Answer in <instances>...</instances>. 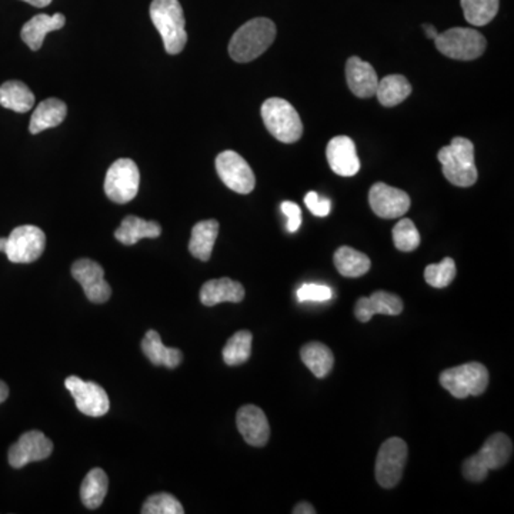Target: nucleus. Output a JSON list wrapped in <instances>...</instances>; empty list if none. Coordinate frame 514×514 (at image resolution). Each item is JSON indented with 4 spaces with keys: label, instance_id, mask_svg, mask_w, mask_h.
<instances>
[{
    "label": "nucleus",
    "instance_id": "aec40b11",
    "mask_svg": "<svg viewBox=\"0 0 514 514\" xmlns=\"http://www.w3.org/2000/svg\"><path fill=\"white\" fill-rule=\"evenodd\" d=\"M65 23L66 17L62 14H55L51 16L46 14H36L23 24L21 32L22 41L32 50H39L45 41L46 34L62 29Z\"/></svg>",
    "mask_w": 514,
    "mask_h": 514
},
{
    "label": "nucleus",
    "instance_id": "423d86ee",
    "mask_svg": "<svg viewBox=\"0 0 514 514\" xmlns=\"http://www.w3.org/2000/svg\"><path fill=\"white\" fill-rule=\"evenodd\" d=\"M440 384L456 399L480 396L489 386V372L486 366L477 362L452 367L442 372Z\"/></svg>",
    "mask_w": 514,
    "mask_h": 514
},
{
    "label": "nucleus",
    "instance_id": "4c0bfd02",
    "mask_svg": "<svg viewBox=\"0 0 514 514\" xmlns=\"http://www.w3.org/2000/svg\"><path fill=\"white\" fill-rule=\"evenodd\" d=\"M281 212L288 217V230L290 234L298 232L302 225V210L293 202H283L280 205Z\"/></svg>",
    "mask_w": 514,
    "mask_h": 514
},
{
    "label": "nucleus",
    "instance_id": "4be33fe9",
    "mask_svg": "<svg viewBox=\"0 0 514 514\" xmlns=\"http://www.w3.org/2000/svg\"><path fill=\"white\" fill-rule=\"evenodd\" d=\"M66 115H68V106L63 100L56 99V97L43 100L39 103L32 115L29 131L32 134H38L51 127L59 126L63 124Z\"/></svg>",
    "mask_w": 514,
    "mask_h": 514
},
{
    "label": "nucleus",
    "instance_id": "6ab92c4d",
    "mask_svg": "<svg viewBox=\"0 0 514 514\" xmlns=\"http://www.w3.org/2000/svg\"><path fill=\"white\" fill-rule=\"evenodd\" d=\"M346 79L350 90L357 97L367 99V97L374 96L379 78L371 63L364 62L356 56L350 58L346 63Z\"/></svg>",
    "mask_w": 514,
    "mask_h": 514
},
{
    "label": "nucleus",
    "instance_id": "6e6552de",
    "mask_svg": "<svg viewBox=\"0 0 514 514\" xmlns=\"http://www.w3.org/2000/svg\"><path fill=\"white\" fill-rule=\"evenodd\" d=\"M141 185V171L132 159H117L105 178V193L112 202L124 205L136 197Z\"/></svg>",
    "mask_w": 514,
    "mask_h": 514
},
{
    "label": "nucleus",
    "instance_id": "37998d69",
    "mask_svg": "<svg viewBox=\"0 0 514 514\" xmlns=\"http://www.w3.org/2000/svg\"><path fill=\"white\" fill-rule=\"evenodd\" d=\"M6 237H0V252H4L6 249Z\"/></svg>",
    "mask_w": 514,
    "mask_h": 514
},
{
    "label": "nucleus",
    "instance_id": "bb28decb",
    "mask_svg": "<svg viewBox=\"0 0 514 514\" xmlns=\"http://www.w3.org/2000/svg\"><path fill=\"white\" fill-rule=\"evenodd\" d=\"M410 93L411 85L405 76L389 75L379 80L374 96H377L383 106L393 107L408 99Z\"/></svg>",
    "mask_w": 514,
    "mask_h": 514
},
{
    "label": "nucleus",
    "instance_id": "ea45409f",
    "mask_svg": "<svg viewBox=\"0 0 514 514\" xmlns=\"http://www.w3.org/2000/svg\"><path fill=\"white\" fill-rule=\"evenodd\" d=\"M423 31H425L426 36H427L428 39H436L437 38V34H439L433 24H423Z\"/></svg>",
    "mask_w": 514,
    "mask_h": 514
},
{
    "label": "nucleus",
    "instance_id": "dca6fc26",
    "mask_svg": "<svg viewBox=\"0 0 514 514\" xmlns=\"http://www.w3.org/2000/svg\"><path fill=\"white\" fill-rule=\"evenodd\" d=\"M237 428L246 443L254 447H263L271 437L268 418L261 408L246 405L240 408L236 416Z\"/></svg>",
    "mask_w": 514,
    "mask_h": 514
},
{
    "label": "nucleus",
    "instance_id": "2f4dec72",
    "mask_svg": "<svg viewBox=\"0 0 514 514\" xmlns=\"http://www.w3.org/2000/svg\"><path fill=\"white\" fill-rule=\"evenodd\" d=\"M466 21L473 26H486L499 12L500 0H460Z\"/></svg>",
    "mask_w": 514,
    "mask_h": 514
},
{
    "label": "nucleus",
    "instance_id": "f3484780",
    "mask_svg": "<svg viewBox=\"0 0 514 514\" xmlns=\"http://www.w3.org/2000/svg\"><path fill=\"white\" fill-rule=\"evenodd\" d=\"M326 156L332 170L343 178H352L360 170L356 144L350 137H333L326 149Z\"/></svg>",
    "mask_w": 514,
    "mask_h": 514
},
{
    "label": "nucleus",
    "instance_id": "f03ea898",
    "mask_svg": "<svg viewBox=\"0 0 514 514\" xmlns=\"http://www.w3.org/2000/svg\"><path fill=\"white\" fill-rule=\"evenodd\" d=\"M151 19L169 55H179L188 43L185 14L179 0H153Z\"/></svg>",
    "mask_w": 514,
    "mask_h": 514
},
{
    "label": "nucleus",
    "instance_id": "c9c22d12",
    "mask_svg": "<svg viewBox=\"0 0 514 514\" xmlns=\"http://www.w3.org/2000/svg\"><path fill=\"white\" fill-rule=\"evenodd\" d=\"M298 302H327L332 298V289L329 286L307 283L298 288Z\"/></svg>",
    "mask_w": 514,
    "mask_h": 514
},
{
    "label": "nucleus",
    "instance_id": "f257e3e1",
    "mask_svg": "<svg viewBox=\"0 0 514 514\" xmlns=\"http://www.w3.org/2000/svg\"><path fill=\"white\" fill-rule=\"evenodd\" d=\"M276 39V24L266 17H256L240 26L230 39L229 55L237 63H249L271 48Z\"/></svg>",
    "mask_w": 514,
    "mask_h": 514
},
{
    "label": "nucleus",
    "instance_id": "b1692460",
    "mask_svg": "<svg viewBox=\"0 0 514 514\" xmlns=\"http://www.w3.org/2000/svg\"><path fill=\"white\" fill-rule=\"evenodd\" d=\"M217 234H219L217 220H202L196 223L192 229V237L188 242V251L199 261H209L213 247L216 243Z\"/></svg>",
    "mask_w": 514,
    "mask_h": 514
},
{
    "label": "nucleus",
    "instance_id": "20e7f679",
    "mask_svg": "<svg viewBox=\"0 0 514 514\" xmlns=\"http://www.w3.org/2000/svg\"><path fill=\"white\" fill-rule=\"evenodd\" d=\"M513 454V442L504 433H494L482 449L463 463V476L469 482L480 483L491 470L501 469Z\"/></svg>",
    "mask_w": 514,
    "mask_h": 514
},
{
    "label": "nucleus",
    "instance_id": "a211bd4d",
    "mask_svg": "<svg viewBox=\"0 0 514 514\" xmlns=\"http://www.w3.org/2000/svg\"><path fill=\"white\" fill-rule=\"evenodd\" d=\"M403 312V300L388 291H374L371 298H360L354 315L362 323L369 322L374 315L398 316Z\"/></svg>",
    "mask_w": 514,
    "mask_h": 514
},
{
    "label": "nucleus",
    "instance_id": "79ce46f5",
    "mask_svg": "<svg viewBox=\"0 0 514 514\" xmlns=\"http://www.w3.org/2000/svg\"><path fill=\"white\" fill-rule=\"evenodd\" d=\"M9 396V388L5 381H0V403H4Z\"/></svg>",
    "mask_w": 514,
    "mask_h": 514
},
{
    "label": "nucleus",
    "instance_id": "a878e982",
    "mask_svg": "<svg viewBox=\"0 0 514 514\" xmlns=\"http://www.w3.org/2000/svg\"><path fill=\"white\" fill-rule=\"evenodd\" d=\"M0 106L26 114L34 106V95L28 86L19 80H9L0 86Z\"/></svg>",
    "mask_w": 514,
    "mask_h": 514
},
{
    "label": "nucleus",
    "instance_id": "0eeeda50",
    "mask_svg": "<svg viewBox=\"0 0 514 514\" xmlns=\"http://www.w3.org/2000/svg\"><path fill=\"white\" fill-rule=\"evenodd\" d=\"M436 48L447 58L456 60H474L486 50L483 34L470 28H452L437 34Z\"/></svg>",
    "mask_w": 514,
    "mask_h": 514
},
{
    "label": "nucleus",
    "instance_id": "412c9836",
    "mask_svg": "<svg viewBox=\"0 0 514 514\" xmlns=\"http://www.w3.org/2000/svg\"><path fill=\"white\" fill-rule=\"evenodd\" d=\"M243 298V286L229 278L213 279L206 281L200 289V302L205 306H216L223 302L239 303Z\"/></svg>",
    "mask_w": 514,
    "mask_h": 514
},
{
    "label": "nucleus",
    "instance_id": "72a5a7b5",
    "mask_svg": "<svg viewBox=\"0 0 514 514\" xmlns=\"http://www.w3.org/2000/svg\"><path fill=\"white\" fill-rule=\"evenodd\" d=\"M394 246L401 252H413L420 244L418 227L410 219H401L393 227Z\"/></svg>",
    "mask_w": 514,
    "mask_h": 514
},
{
    "label": "nucleus",
    "instance_id": "2eb2a0df",
    "mask_svg": "<svg viewBox=\"0 0 514 514\" xmlns=\"http://www.w3.org/2000/svg\"><path fill=\"white\" fill-rule=\"evenodd\" d=\"M53 452V443L39 430H31L21 436L9 449V463L14 469H22L32 462L48 459Z\"/></svg>",
    "mask_w": 514,
    "mask_h": 514
},
{
    "label": "nucleus",
    "instance_id": "c85d7f7f",
    "mask_svg": "<svg viewBox=\"0 0 514 514\" xmlns=\"http://www.w3.org/2000/svg\"><path fill=\"white\" fill-rule=\"evenodd\" d=\"M335 266L344 278H360L371 271V259L353 247L342 246L335 253Z\"/></svg>",
    "mask_w": 514,
    "mask_h": 514
},
{
    "label": "nucleus",
    "instance_id": "c756f323",
    "mask_svg": "<svg viewBox=\"0 0 514 514\" xmlns=\"http://www.w3.org/2000/svg\"><path fill=\"white\" fill-rule=\"evenodd\" d=\"M109 479L102 469L90 470L80 486V499L90 510L100 508L107 494Z\"/></svg>",
    "mask_w": 514,
    "mask_h": 514
},
{
    "label": "nucleus",
    "instance_id": "cd10ccee",
    "mask_svg": "<svg viewBox=\"0 0 514 514\" xmlns=\"http://www.w3.org/2000/svg\"><path fill=\"white\" fill-rule=\"evenodd\" d=\"M303 363L308 367L316 377L323 379L332 372L335 356L329 347L319 342L307 343L300 350Z\"/></svg>",
    "mask_w": 514,
    "mask_h": 514
},
{
    "label": "nucleus",
    "instance_id": "f704fd0d",
    "mask_svg": "<svg viewBox=\"0 0 514 514\" xmlns=\"http://www.w3.org/2000/svg\"><path fill=\"white\" fill-rule=\"evenodd\" d=\"M143 514H183V506L176 497L168 493L153 494L144 501Z\"/></svg>",
    "mask_w": 514,
    "mask_h": 514
},
{
    "label": "nucleus",
    "instance_id": "e433bc0d",
    "mask_svg": "<svg viewBox=\"0 0 514 514\" xmlns=\"http://www.w3.org/2000/svg\"><path fill=\"white\" fill-rule=\"evenodd\" d=\"M305 203L307 209L317 217H326L332 209V202L329 199H322L316 192H308L305 196Z\"/></svg>",
    "mask_w": 514,
    "mask_h": 514
},
{
    "label": "nucleus",
    "instance_id": "7ed1b4c3",
    "mask_svg": "<svg viewBox=\"0 0 514 514\" xmlns=\"http://www.w3.org/2000/svg\"><path fill=\"white\" fill-rule=\"evenodd\" d=\"M437 159L442 163L443 175L452 185L470 188L477 182L474 144L466 137H454L449 146L440 149Z\"/></svg>",
    "mask_w": 514,
    "mask_h": 514
},
{
    "label": "nucleus",
    "instance_id": "1a4fd4ad",
    "mask_svg": "<svg viewBox=\"0 0 514 514\" xmlns=\"http://www.w3.org/2000/svg\"><path fill=\"white\" fill-rule=\"evenodd\" d=\"M408 462V445L400 437H391L381 445L376 459L377 483L384 489H393L405 472Z\"/></svg>",
    "mask_w": 514,
    "mask_h": 514
},
{
    "label": "nucleus",
    "instance_id": "7c9ffc66",
    "mask_svg": "<svg viewBox=\"0 0 514 514\" xmlns=\"http://www.w3.org/2000/svg\"><path fill=\"white\" fill-rule=\"evenodd\" d=\"M252 342L253 336L247 330H240L227 340L226 346L223 347V360L229 366H239L246 363L252 354Z\"/></svg>",
    "mask_w": 514,
    "mask_h": 514
},
{
    "label": "nucleus",
    "instance_id": "9d476101",
    "mask_svg": "<svg viewBox=\"0 0 514 514\" xmlns=\"http://www.w3.org/2000/svg\"><path fill=\"white\" fill-rule=\"evenodd\" d=\"M6 239L5 253L12 263H33L45 252L46 236L38 226L16 227Z\"/></svg>",
    "mask_w": 514,
    "mask_h": 514
},
{
    "label": "nucleus",
    "instance_id": "473e14b6",
    "mask_svg": "<svg viewBox=\"0 0 514 514\" xmlns=\"http://www.w3.org/2000/svg\"><path fill=\"white\" fill-rule=\"evenodd\" d=\"M456 278V263L452 257H445L440 263L428 264L425 271L427 285L436 289H445Z\"/></svg>",
    "mask_w": 514,
    "mask_h": 514
},
{
    "label": "nucleus",
    "instance_id": "39448f33",
    "mask_svg": "<svg viewBox=\"0 0 514 514\" xmlns=\"http://www.w3.org/2000/svg\"><path fill=\"white\" fill-rule=\"evenodd\" d=\"M264 126L281 143H296L302 137L303 124L288 100L271 97L262 106Z\"/></svg>",
    "mask_w": 514,
    "mask_h": 514
},
{
    "label": "nucleus",
    "instance_id": "4468645a",
    "mask_svg": "<svg viewBox=\"0 0 514 514\" xmlns=\"http://www.w3.org/2000/svg\"><path fill=\"white\" fill-rule=\"evenodd\" d=\"M369 203L377 216L383 219H398L405 216L406 212L410 209V197L408 193L381 182L372 186Z\"/></svg>",
    "mask_w": 514,
    "mask_h": 514
},
{
    "label": "nucleus",
    "instance_id": "58836bf2",
    "mask_svg": "<svg viewBox=\"0 0 514 514\" xmlns=\"http://www.w3.org/2000/svg\"><path fill=\"white\" fill-rule=\"evenodd\" d=\"M316 509L313 508L312 504L307 503V501H302V503L296 504L295 509H293V514H315Z\"/></svg>",
    "mask_w": 514,
    "mask_h": 514
},
{
    "label": "nucleus",
    "instance_id": "9b49d317",
    "mask_svg": "<svg viewBox=\"0 0 514 514\" xmlns=\"http://www.w3.org/2000/svg\"><path fill=\"white\" fill-rule=\"evenodd\" d=\"M216 170L222 182L240 195H249L256 186L253 170L236 151H222L216 158Z\"/></svg>",
    "mask_w": 514,
    "mask_h": 514
},
{
    "label": "nucleus",
    "instance_id": "393cba45",
    "mask_svg": "<svg viewBox=\"0 0 514 514\" xmlns=\"http://www.w3.org/2000/svg\"><path fill=\"white\" fill-rule=\"evenodd\" d=\"M161 234V227L158 222H149L137 216L124 217L119 229L115 232V237L126 246H133L142 239H156Z\"/></svg>",
    "mask_w": 514,
    "mask_h": 514
},
{
    "label": "nucleus",
    "instance_id": "ddd939ff",
    "mask_svg": "<svg viewBox=\"0 0 514 514\" xmlns=\"http://www.w3.org/2000/svg\"><path fill=\"white\" fill-rule=\"evenodd\" d=\"M72 276L79 281L86 298L93 303H106L112 296V289L105 279V271L96 262L80 259L73 263Z\"/></svg>",
    "mask_w": 514,
    "mask_h": 514
},
{
    "label": "nucleus",
    "instance_id": "f8f14e48",
    "mask_svg": "<svg viewBox=\"0 0 514 514\" xmlns=\"http://www.w3.org/2000/svg\"><path fill=\"white\" fill-rule=\"evenodd\" d=\"M65 386L75 399L76 408H79L83 415L102 418L109 411V396L106 390L95 381H85L80 377L70 376L66 379Z\"/></svg>",
    "mask_w": 514,
    "mask_h": 514
},
{
    "label": "nucleus",
    "instance_id": "5701e85b",
    "mask_svg": "<svg viewBox=\"0 0 514 514\" xmlns=\"http://www.w3.org/2000/svg\"><path fill=\"white\" fill-rule=\"evenodd\" d=\"M142 350H143L144 356L148 357L154 366L175 369L182 363V352L175 347H166L161 342V335L154 330H149L146 333V336L142 340Z\"/></svg>",
    "mask_w": 514,
    "mask_h": 514
},
{
    "label": "nucleus",
    "instance_id": "a19ab883",
    "mask_svg": "<svg viewBox=\"0 0 514 514\" xmlns=\"http://www.w3.org/2000/svg\"><path fill=\"white\" fill-rule=\"evenodd\" d=\"M23 2L34 7H46L51 4V0H23Z\"/></svg>",
    "mask_w": 514,
    "mask_h": 514
}]
</instances>
